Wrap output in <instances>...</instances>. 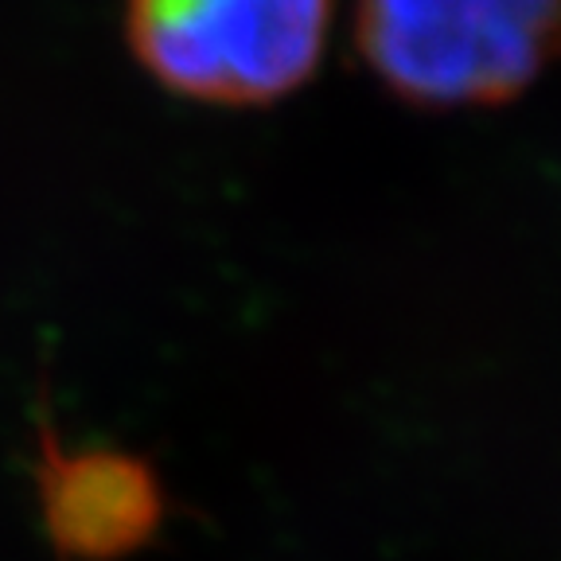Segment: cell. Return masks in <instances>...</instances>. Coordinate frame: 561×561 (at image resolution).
Segmentation results:
<instances>
[{"label": "cell", "mask_w": 561, "mask_h": 561, "mask_svg": "<svg viewBox=\"0 0 561 561\" xmlns=\"http://www.w3.org/2000/svg\"><path fill=\"white\" fill-rule=\"evenodd\" d=\"M355 39L405 102L500 105L561 59V0H359Z\"/></svg>", "instance_id": "obj_1"}, {"label": "cell", "mask_w": 561, "mask_h": 561, "mask_svg": "<svg viewBox=\"0 0 561 561\" xmlns=\"http://www.w3.org/2000/svg\"><path fill=\"white\" fill-rule=\"evenodd\" d=\"M332 0H129L125 39L172 94L265 105L320 67Z\"/></svg>", "instance_id": "obj_2"}, {"label": "cell", "mask_w": 561, "mask_h": 561, "mask_svg": "<svg viewBox=\"0 0 561 561\" xmlns=\"http://www.w3.org/2000/svg\"><path fill=\"white\" fill-rule=\"evenodd\" d=\"M39 515L62 561H122L157 535L164 491L149 460L39 437Z\"/></svg>", "instance_id": "obj_3"}]
</instances>
